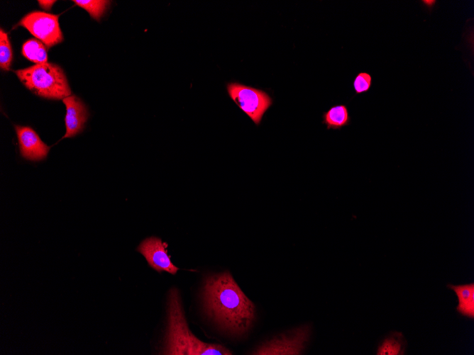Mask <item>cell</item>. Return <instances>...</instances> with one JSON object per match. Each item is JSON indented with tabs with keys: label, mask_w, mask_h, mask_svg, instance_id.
<instances>
[{
	"label": "cell",
	"mask_w": 474,
	"mask_h": 355,
	"mask_svg": "<svg viewBox=\"0 0 474 355\" xmlns=\"http://www.w3.org/2000/svg\"><path fill=\"white\" fill-rule=\"evenodd\" d=\"M202 293L206 314L221 330L237 337L248 332L255 308L228 271L208 276Z\"/></svg>",
	"instance_id": "cell-1"
},
{
	"label": "cell",
	"mask_w": 474,
	"mask_h": 355,
	"mask_svg": "<svg viewBox=\"0 0 474 355\" xmlns=\"http://www.w3.org/2000/svg\"><path fill=\"white\" fill-rule=\"evenodd\" d=\"M168 322L163 354L170 355H231L232 351L218 344L204 342L189 330L176 288L168 298Z\"/></svg>",
	"instance_id": "cell-2"
},
{
	"label": "cell",
	"mask_w": 474,
	"mask_h": 355,
	"mask_svg": "<svg viewBox=\"0 0 474 355\" xmlns=\"http://www.w3.org/2000/svg\"><path fill=\"white\" fill-rule=\"evenodd\" d=\"M15 73L23 84L37 96L57 100L71 96L65 74L57 64H36Z\"/></svg>",
	"instance_id": "cell-3"
},
{
	"label": "cell",
	"mask_w": 474,
	"mask_h": 355,
	"mask_svg": "<svg viewBox=\"0 0 474 355\" xmlns=\"http://www.w3.org/2000/svg\"><path fill=\"white\" fill-rule=\"evenodd\" d=\"M312 327L303 325L281 333L258 346L251 354L255 355H299L302 354L309 341Z\"/></svg>",
	"instance_id": "cell-4"
},
{
	"label": "cell",
	"mask_w": 474,
	"mask_h": 355,
	"mask_svg": "<svg viewBox=\"0 0 474 355\" xmlns=\"http://www.w3.org/2000/svg\"><path fill=\"white\" fill-rule=\"evenodd\" d=\"M227 90L239 108L256 125L260 124L264 113L272 104L271 98L263 91L237 83L228 84Z\"/></svg>",
	"instance_id": "cell-5"
},
{
	"label": "cell",
	"mask_w": 474,
	"mask_h": 355,
	"mask_svg": "<svg viewBox=\"0 0 474 355\" xmlns=\"http://www.w3.org/2000/svg\"><path fill=\"white\" fill-rule=\"evenodd\" d=\"M58 17V15L33 11L26 15L19 25L26 28L48 47H51L63 40Z\"/></svg>",
	"instance_id": "cell-6"
},
{
	"label": "cell",
	"mask_w": 474,
	"mask_h": 355,
	"mask_svg": "<svg viewBox=\"0 0 474 355\" xmlns=\"http://www.w3.org/2000/svg\"><path fill=\"white\" fill-rule=\"evenodd\" d=\"M167 247V244L160 238L150 237L144 240L137 250L143 255L149 266L158 272L166 271L175 275L179 268L171 261Z\"/></svg>",
	"instance_id": "cell-7"
},
{
	"label": "cell",
	"mask_w": 474,
	"mask_h": 355,
	"mask_svg": "<svg viewBox=\"0 0 474 355\" xmlns=\"http://www.w3.org/2000/svg\"><path fill=\"white\" fill-rule=\"evenodd\" d=\"M19 148L21 156L28 160L40 161L44 159L50 147L40 138L38 135L28 126L16 125Z\"/></svg>",
	"instance_id": "cell-8"
},
{
	"label": "cell",
	"mask_w": 474,
	"mask_h": 355,
	"mask_svg": "<svg viewBox=\"0 0 474 355\" xmlns=\"http://www.w3.org/2000/svg\"><path fill=\"white\" fill-rule=\"evenodd\" d=\"M62 101L66 106V133L63 138L72 137L82 131L88 118V111L81 99L75 95L63 98Z\"/></svg>",
	"instance_id": "cell-9"
},
{
	"label": "cell",
	"mask_w": 474,
	"mask_h": 355,
	"mask_svg": "<svg viewBox=\"0 0 474 355\" xmlns=\"http://www.w3.org/2000/svg\"><path fill=\"white\" fill-rule=\"evenodd\" d=\"M458 298L456 311L462 316L474 319V283L461 285L448 284Z\"/></svg>",
	"instance_id": "cell-10"
},
{
	"label": "cell",
	"mask_w": 474,
	"mask_h": 355,
	"mask_svg": "<svg viewBox=\"0 0 474 355\" xmlns=\"http://www.w3.org/2000/svg\"><path fill=\"white\" fill-rule=\"evenodd\" d=\"M351 120L348 109L343 104L334 106L322 114V123L327 130H340L348 125Z\"/></svg>",
	"instance_id": "cell-11"
},
{
	"label": "cell",
	"mask_w": 474,
	"mask_h": 355,
	"mask_svg": "<svg viewBox=\"0 0 474 355\" xmlns=\"http://www.w3.org/2000/svg\"><path fill=\"white\" fill-rule=\"evenodd\" d=\"M407 347V342L400 332H392L386 336L378 344L377 355H403Z\"/></svg>",
	"instance_id": "cell-12"
},
{
	"label": "cell",
	"mask_w": 474,
	"mask_h": 355,
	"mask_svg": "<svg viewBox=\"0 0 474 355\" xmlns=\"http://www.w3.org/2000/svg\"><path fill=\"white\" fill-rule=\"evenodd\" d=\"M22 55L35 64L48 62L47 50L43 43L36 39L26 41L22 46Z\"/></svg>",
	"instance_id": "cell-13"
},
{
	"label": "cell",
	"mask_w": 474,
	"mask_h": 355,
	"mask_svg": "<svg viewBox=\"0 0 474 355\" xmlns=\"http://www.w3.org/2000/svg\"><path fill=\"white\" fill-rule=\"evenodd\" d=\"M77 5L85 9L90 16L99 21L106 11L109 1L104 0H73Z\"/></svg>",
	"instance_id": "cell-14"
},
{
	"label": "cell",
	"mask_w": 474,
	"mask_h": 355,
	"mask_svg": "<svg viewBox=\"0 0 474 355\" xmlns=\"http://www.w3.org/2000/svg\"><path fill=\"white\" fill-rule=\"evenodd\" d=\"M12 61V50L6 33L1 28L0 30V67L1 69L8 71Z\"/></svg>",
	"instance_id": "cell-15"
},
{
	"label": "cell",
	"mask_w": 474,
	"mask_h": 355,
	"mask_svg": "<svg viewBox=\"0 0 474 355\" xmlns=\"http://www.w3.org/2000/svg\"><path fill=\"white\" fill-rule=\"evenodd\" d=\"M373 82L372 76L365 72L358 73L353 81V89L356 94L368 92Z\"/></svg>",
	"instance_id": "cell-16"
},
{
	"label": "cell",
	"mask_w": 474,
	"mask_h": 355,
	"mask_svg": "<svg viewBox=\"0 0 474 355\" xmlns=\"http://www.w3.org/2000/svg\"><path fill=\"white\" fill-rule=\"evenodd\" d=\"M38 2L43 9L49 11L51 9L52 6L54 4L55 1L39 0Z\"/></svg>",
	"instance_id": "cell-17"
},
{
	"label": "cell",
	"mask_w": 474,
	"mask_h": 355,
	"mask_svg": "<svg viewBox=\"0 0 474 355\" xmlns=\"http://www.w3.org/2000/svg\"><path fill=\"white\" fill-rule=\"evenodd\" d=\"M436 1H422V3L424 5L426 6V8H431V9L434 8V6L435 4Z\"/></svg>",
	"instance_id": "cell-18"
}]
</instances>
